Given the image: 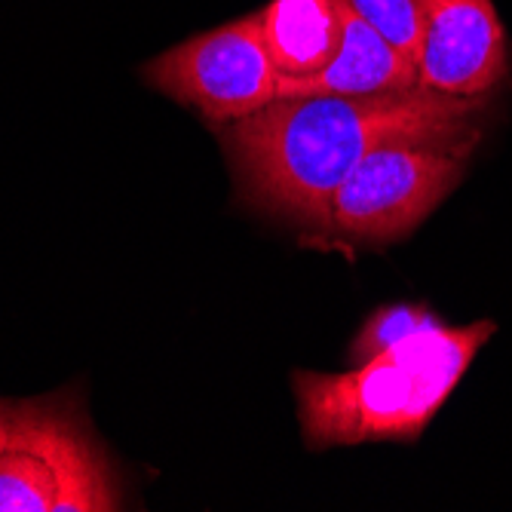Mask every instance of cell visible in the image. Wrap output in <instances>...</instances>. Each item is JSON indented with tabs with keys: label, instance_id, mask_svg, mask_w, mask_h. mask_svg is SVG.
<instances>
[{
	"label": "cell",
	"instance_id": "cell-11",
	"mask_svg": "<svg viewBox=\"0 0 512 512\" xmlns=\"http://www.w3.org/2000/svg\"><path fill=\"white\" fill-rule=\"evenodd\" d=\"M7 417H10V408L0 405V448H4V439H7Z\"/></svg>",
	"mask_w": 512,
	"mask_h": 512
},
{
	"label": "cell",
	"instance_id": "cell-1",
	"mask_svg": "<svg viewBox=\"0 0 512 512\" xmlns=\"http://www.w3.org/2000/svg\"><path fill=\"white\" fill-rule=\"evenodd\" d=\"M482 99H454L411 86L375 96L273 99L221 126L240 188L264 212L329 230L341 181L393 142H424L470 154L479 142Z\"/></svg>",
	"mask_w": 512,
	"mask_h": 512
},
{
	"label": "cell",
	"instance_id": "cell-6",
	"mask_svg": "<svg viewBox=\"0 0 512 512\" xmlns=\"http://www.w3.org/2000/svg\"><path fill=\"white\" fill-rule=\"evenodd\" d=\"M506 68V37L491 0H427L417 83L454 99H482Z\"/></svg>",
	"mask_w": 512,
	"mask_h": 512
},
{
	"label": "cell",
	"instance_id": "cell-4",
	"mask_svg": "<svg viewBox=\"0 0 512 512\" xmlns=\"http://www.w3.org/2000/svg\"><path fill=\"white\" fill-rule=\"evenodd\" d=\"M467 157L424 142L371 151L335 191L329 230L359 243L402 240L457 188Z\"/></svg>",
	"mask_w": 512,
	"mask_h": 512
},
{
	"label": "cell",
	"instance_id": "cell-5",
	"mask_svg": "<svg viewBox=\"0 0 512 512\" xmlns=\"http://www.w3.org/2000/svg\"><path fill=\"white\" fill-rule=\"evenodd\" d=\"M163 96L197 108L209 123H237L276 99L279 71L267 53L258 13L188 37L145 65Z\"/></svg>",
	"mask_w": 512,
	"mask_h": 512
},
{
	"label": "cell",
	"instance_id": "cell-3",
	"mask_svg": "<svg viewBox=\"0 0 512 512\" xmlns=\"http://www.w3.org/2000/svg\"><path fill=\"white\" fill-rule=\"evenodd\" d=\"M117 503L108 460L71 411L10 408L0 448V512H108Z\"/></svg>",
	"mask_w": 512,
	"mask_h": 512
},
{
	"label": "cell",
	"instance_id": "cell-7",
	"mask_svg": "<svg viewBox=\"0 0 512 512\" xmlns=\"http://www.w3.org/2000/svg\"><path fill=\"white\" fill-rule=\"evenodd\" d=\"M341 10V46L335 59L310 77H279L276 99L301 96H375V92L411 89L417 83V62L393 46L381 31L359 19L344 0Z\"/></svg>",
	"mask_w": 512,
	"mask_h": 512
},
{
	"label": "cell",
	"instance_id": "cell-9",
	"mask_svg": "<svg viewBox=\"0 0 512 512\" xmlns=\"http://www.w3.org/2000/svg\"><path fill=\"white\" fill-rule=\"evenodd\" d=\"M433 325H439V319L424 304L381 307L378 313H371L362 329L356 332V338L350 344V359H353V365H359V362L390 350L393 344H399L417 332L433 329Z\"/></svg>",
	"mask_w": 512,
	"mask_h": 512
},
{
	"label": "cell",
	"instance_id": "cell-2",
	"mask_svg": "<svg viewBox=\"0 0 512 512\" xmlns=\"http://www.w3.org/2000/svg\"><path fill=\"white\" fill-rule=\"evenodd\" d=\"M494 322L433 325L341 375L295 371L292 390L310 448L414 442L491 341Z\"/></svg>",
	"mask_w": 512,
	"mask_h": 512
},
{
	"label": "cell",
	"instance_id": "cell-10",
	"mask_svg": "<svg viewBox=\"0 0 512 512\" xmlns=\"http://www.w3.org/2000/svg\"><path fill=\"white\" fill-rule=\"evenodd\" d=\"M344 4L417 62L427 0H344Z\"/></svg>",
	"mask_w": 512,
	"mask_h": 512
},
{
	"label": "cell",
	"instance_id": "cell-8",
	"mask_svg": "<svg viewBox=\"0 0 512 512\" xmlns=\"http://www.w3.org/2000/svg\"><path fill=\"white\" fill-rule=\"evenodd\" d=\"M258 22L279 77H310L341 46L338 0H270Z\"/></svg>",
	"mask_w": 512,
	"mask_h": 512
}]
</instances>
